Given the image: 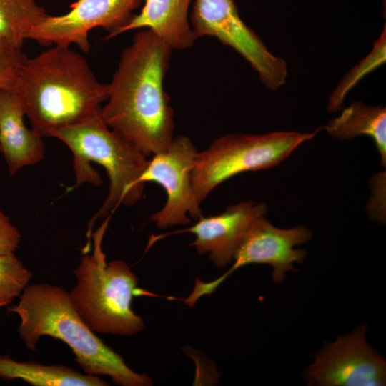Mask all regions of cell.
<instances>
[{"instance_id":"e0dca14e","label":"cell","mask_w":386,"mask_h":386,"mask_svg":"<svg viewBox=\"0 0 386 386\" xmlns=\"http://www.w3.org/2000/svg\"><path fill=\"white\" fill-rule=\"evenodd\" d=\"M47 15L36 0H0V38L21 48L29 31Z\"/></svg>"},{"instance_id":"4fadbf2b","label":"cell","mask_w":386,"mask_h":386,"mask_svg":"<svg viewBox=\"0 0 386 386\" xmlns=\"http://www.w3.org/2000/svg\"><path fill=\"white\" fill-rule=\"evenodd\" d=\"M24 116L16 94L0 89V151L11 177L22 167L39 162L44 156L42 137L26 127Z\"/></svg>"},{"instance_id":"9a60e30c","label":"cell","mask_w":386,"mask_h":386,"mask_svg":"<svg viewBox=\"0 0 386 386\" xmlns=\"http://www.w3.org/2000/svg\"><path fill=\"white\" fill-rule=\"evenodd\" d=\"M0 378L21 379L34 386H106L99 376L82 374L61 365H42L37 362H18L0 355Z\"/></svg>"},{"instance_id":"ba28073f","label":"cell","mask_w":386,"mask_h":386,"mask_svg":"<svg viewBox=\"0 0 386 386\" xmlns=\"http://www.w3.org/2000/svg\"><path fill=\"white\" fill-rule=\"evenodd\" d=\"M197 150L187 137H173L167 149L149 160L140 181L156 182L167 193L164 207L150 217L158 228L187 224L189 217H202L200 202L192 184V172Z\"/></svg>"},{"instance_id":"8fae6325","label":"cell","mask_w":386,"mask_h":386,"mask_svg":"<svg viewBox=\"0 0 386 386\" xmlns=\"http://www.w3.org/2000/svg\"><path fill=\"white\" fill-rule=\"evenodd\" d=\"M311 232L304 227L279 229L272 225L264 216L257 219L236 250L232 267L219 278L197 283L201 296L212 293L236 269L250 264H265L272 267V279L281 282L288 271H295L293 264L302 263L305 251L295 247L307 242Z\"/></svg>"},{"instance_id":"6da1fadb","label":"cell","mask_w":386,"mask_h":386,"mask_svg":"<svg viewBox=\"0 0 386 386\" xmlns=\"http://www.w3.org/2000/svg\"><path fill=\"white\" fill-rule=\"evenodd\" d=\"M172 51L152 31L137 32L121 54L101 108L108 127L147 157L165 151L173 139L174 112L163 88Z\"/></svg>"},{"instance_id":"7c38bea8","label":"cell","mask_w":386,"mask_h":386,"mask_svg":"<svg viewBox=\"0 0 386 386\" xmlns=\"http://www.w3.org/2000/svg\"><path fill=\"white\" fill-rule=\"evenodd\" d=\"M267 206L244 202L229 205L222 214L201 217L192 227L183 230L195 235L191 244L199 254H209L218 267L229 264L254 222L264 216Z\"/></svg>"},{"instance_id":"44dd1931","label":"cell","mask_w":386,"mask_h":386,"mask_svg":"<svg viewBox=\"0 0 386 386\" xmlns=\"http://www.w3.org/2000/svg\"><path fill=\"white\" fill-rule=\"evenodd\" d=\"M21 234L0 207V255L13 254L19 246Z\"/></svg>"},{"instance_id":"8992f818","label":"cell","mask_w":386,"mask_h":386,"mask_svg":"<svg viewBox=\"0 0 386 386\" xmlns=\"http://www.w3.org/2000/svg\"><path fill=\"white\" fill-rule=\"evenodd\" d=\"M319 130L310 134H229L217 139L196 157L192 184L197 199L201 203L217 186L238 174L278 164Z\"/></svg>"},{"instance_id":"ffe728a7","label":"cell","mask_w":386,"mask_h":386,"mask_svg":"<svg viewBox=\"0 0 386 386\" xmlns=\"http://www.w3.org/2000/svg\"><path fill=\"white\" fill-rule=\"evenodd\" d=\"M27 59L21 48L0 38V89L14 90L19 71Z\"/></svg>"},{"instance_id":"277c9868","label":"cell","mask_w":386,"mask_h":386,"mask_svg":"<svg viewBox=\"0 0 386 386\" xmlns=\"http://www.w3.org/2000/svg\"><path fill=\"white\" fill-rule=\"evenodd\" d=\"M51 137L62 141L74 154L76 182L69 191L84 183L95 186L102 184L99 174L91 165L92 162L101 165L107 172L109 193L91 224L120 204L132 206L142 197L144 183L140 177L149 160L119 132L109 129L101 112L84 122L58 129Z\"/></svg>"},{"instance_id":"30bf717a","label":"cell","mask_w":386,"mask_h":386,"mask_svg":"<svg viewBox=\"0 0 386 386\" xmlns=\"http://www.w3.org/2000/svg\"><path fill=\"white\" fill-rule=\"evenodd\" d=\"M366 326L339 337L315 355L304 372L310 385L382 386L386 383V362L365 339Z\"/></svg>"},{"instance_id":"9c48e42d","label":"cell","mask_w":386,"mask_h":386,"mask_svg":"<svg viewBox=\"0 0 386 386\" xmlns=\"http://www.w3.org/2000/svg\"><path fill=\"white\" fill-rule=\"evenodd\" d=\"M142 0H77L70 11L59 16L48 14L28 33L26 39L41 45L77 46L84 53L90 50L89 32L102 27L106 39L117 36L132 19Z\"/></svg>"},{"instance_id":"d6986e66","label":"cell","mask_w":386,"mask_h":386,"mask_svg":"<svg viewBox=\"0 0 386 386\" xmlns=\"http://www.w3.org/2000/svg\"><path fill=\"white\" fill-rule=\"evenodd\" d=\"M31 277L14 253L0 255V307L21 295Z\"/></svg>"},{"instance_id":"3957f363","label":"cell","mask_w":386,"mask_h":386,"mask_svg":"<svg viewBox=\"0 0 386 386\" xmlns=\"http://www.w3.org/2000/svg\"><path fill=\"white\" fill-rule=\"evenodd\" d=\"M20 319L18 333L26 347L36 350L39 339L49 336L66 344L84 373L107 375L122 386H150L145 374L131 370L124 358L99 338L74 309L61 286L27 285L17 305L9 307Z\"/></svg>"},{"instance_id":"ac0fdd59","label":"cell","mask_w":386,"mask_h":386,"mask_svg":"<svg viewBox=\"0 0 386 386\" xmlns=\"http://www.w3.org/2000/svg\"><path fill=\"white\" fill-rule=\"evenodd\" d=\"M385 26H384V30L370 54L347 74L333 91L329 100L328 111L340 110L349 91L362 76L385 61Z\"/></svg>"},{"instance_id":"5bb4252c","label":"cell","mask_w":386,"mask_h":386,"mask_svg":"<svg viewBox=\"0 0 386 386\" xmlns=\"http://www.w3.org/2000/svg\"><path fill=\"white\" fill-rule=\"evenodd\" d=\"M191 0H144L140 12L122 27L118 34L146 28L172 50L185 49L196 40L188 21Z\"/></svg>"},{"instance_id":"2e32d148","label":"cell","mask_w":386,"mask_h":386,"mask_svg":"<svg viewBox=\"0 0 386 386\" xmlns=\"http://www.w3.org/2000/svg\"><path fill=\"white\" fill-rule=\"evenodd\" d=\"M328 134L337 139H347L365 134L374 140L380 154L381 164H386V108L370 107L353 102L337 117L325 126Z\"/></svg>"},{"instance_id":"52a82bcc","label":"cell","mask_w":386,"mask_h":386,"mask_svg":"<svg viewBox=\"0 0 386 386\" xmlns=\"http://www.w3.org/2000/svg\"><path fill=\"white\" fill-rule=\"evenodd\" d=\"M195 36H213L240 54L258 72L263 84L275 90L284 84L286 61L269 51L239 17L234 0H195L190 13Z\"/></svg>"},{"instance_id":"7a4b0ae2","label":"cell","mask_w":386,"mask_h":386,"mask_svg":"<svg viewBox=\"0 0 386 386\" xmlns=\"http://www.w3.org/2000/svg\"><path fill=\"white\" fill-rule=\"evenodd\" d=\"M13 91L42 137L94 117L109 95L84 56L57 45L26 60Z\"/></svg>"},{"instance_id":"5b68a950","label":"cell","mask_w":386,"mask_h":386,"mask_svg":"<svg viewBox=\"0 0 386 386\" xmlns=\"http://www.w3.org/2000/svg\"><path fill=\"white\" fill-rule=\"evenodd\" d=\"M109 219L95 233L93 254L84 255L74 270L76 284L69 294L74 309L91 330L130 335L144 327L132 309L133 297L157 295L137 288L138 278L124 262H106L101 244Z\"/></svg>"}]
</instances>
